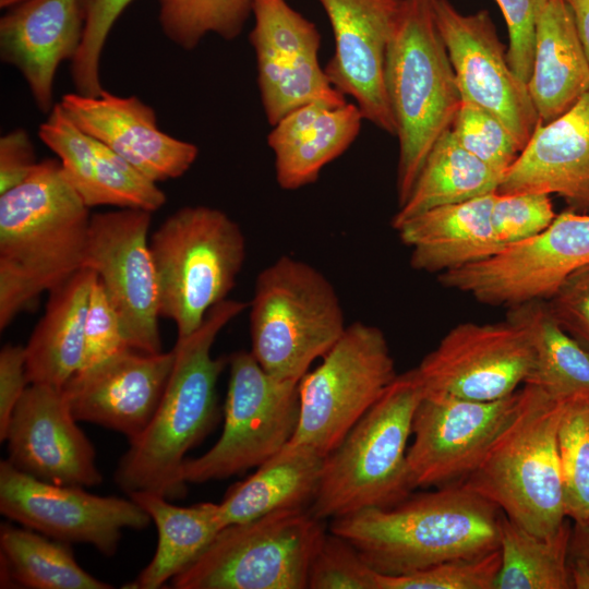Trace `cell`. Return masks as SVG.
<instances>
[{"label":"cell","instance_id":"6da1fadb","mask_svg":"<svg viewBox=\"0 0 589 589\" xmlns=\"http://www.w3.org/2000/svg\"><path fill=\"white\" fill-rule=\"evenodd\" d=\"M91 216L51 158L0 194L1 330L84 268Z\"/></svg>","mask_w":589,"mask_h":589},{"label":"cell","instance_id":"7a4b0ae2","mask_svg":"<svg viewBox=\"0 0 589 589\" xmlns=\"http://www.w3.org/2000/svg\"><path fill=\"white\" fill-rule=\"evenodd\" d=\"M502 514L457 483L333 519L329 531L348 540L373 570L396 576L498 549Z\"/></svg>","mask_w":589,"mask_h":589},{"label":"cell","instance_id":"3957f363","mask_svg":"<svg viewBox=\"0 0 589 589\" xmlns=\"http://www.w3.org/2000/svg\"><path fill=\"white\" fill-rule=\"evenodd\" d=\"M248 308L227 299L215 305L202 325L173 347V368L159 405L145 430L120 458L116 483L128 494L152 492L167 498L185 493V454L211 431L217 419L216 386L228 364L214 358L212 347L220 330Z\"/></svg>","mask_w":589,"mask_h":589},{"label":"cell","instance_id":"277c9868","mask_svg":"<svg viewBox=\"0 0 589 589\" xmlns=\"http://www.w3.org/2000/svg\"><path fill=\"white\" fill-rule=\"evenodd\" d=\"M565 400L525 383L514 410L460 482L538 536L554 533L567 518L557 447Z\"/></svg>","mask_w":589,"mask_h":589},{"label":"cell","instance_id":"5b68a950","mask_svg":"<svg viewBox=\"0 0 589 589\" xmlns=\"http://www.w3.org/2000/svg\"><path fill=\"white\" fill-rule=\"evenodd\" d=\"M385 85L399 143V207L408 199L432 146L452 128L461 104L436 24L434 0L401 1L386 52Z\"/></svg>","mask_w":589,"mask_h":589},{"label":"cell","instance_id":"8992f818","mask_svg":"<svg viewBox=\"0 0 589 589\" xmlns=\"http://www.w3.org/2000/svg\"><path fill=\"white\" fill-rule=\"evenodd\" d=\"M423 389L414 369L398 374L382 397L324 458L309 507L320 520L396 505L414 490L408 441Z\"/></svg>","mask_w":589,"mask_h":589},{"label":"cell","instance_id":"52a82bcc","mask_svg":"<svg viewBox=\"0 0 589 589\" xmlns=\"http://www.w3.org/2000/svg\"><path fill=\"white\" fill-rule=\"evenodd\" d=\"M249 321L250 352L271 376L291 384H299L347 328L341 302L328 278L288 255L257 275Z\"/></svg>","mask_w":589,"mask_h":589},{"label":"cell","instance_id":"ba28073f","mask_svg":"<svg viewBox=\"0 0 589 589\" xmlns=\"http://www.w3.org/2000/svg\"><path fill=\"white\" fill-rule=\"evenodd\" d=\"M159 288V315L171 320L182 339L236 286L245 261V238L225 212L183 206L149 238Z\"/></svg>","mask_w":589,"mask_h":589},{"label":"cell","instance_id":"9c48e42d","mask_svg":"<svg viewBox=\"0 0 589 589\" xmlns=\"http://www.w3.org/2000/svg\"><path fill=\"white\" fill-rule=\"evenodd\" d=\"M326 534L309 508H288L221 529L171 580L176 589H305Z\"/></svg>","mask_w":589,"mask_h":589},{"label":"cell","instance_id":"30bf717a","mask_svg":"<svg viewBox=\"0 0 589 589\" xmlns=\"http://www.w3.org/2000/svg\"><path fill=\"white\" fill-rule=\"evenodd\" d=\"M397 376L382 329L362 322L347 325L298 384L299 421L290 442L328 455Z\"/></svg>","mask_w":589,"mask_h":589},{"label":"cell","instance_id":"8fae6325","mask_svg":"<svg viewBox=\"0 0 589 589\" xmlns=\"http://www.w3.org/2000/svg\"><path fill=\"white\" fill-rule=\"evenodd\" d=\"M229 382L220 437L206 453L185 459L187 483H204L259 467L286 444L298 426V384L280 382L251 352L228 358Z\"/></svg>","mask_w":589,"mask_h":589},{"label":"cell","instance_id":"7c38bea8","mask_svg":"<svg viewBox=\"0 0 589 589\" xmlns=\"http://www.w3.org/2000/svg\"><path fill=\"white\" fill-rule=\"evenodd\" d=\"M589 265V214L567 209L544 230L478 262L440 274L447 288L490 305L509 308L550 300Z\"/></svg>","mask_w":589,"mask_h":589},{"label":"cell","instance_id":"4fadbf2b","mask_svg":"<svg viewBox=\"0 0 589 589\" xmlns=\"http://www.w3.org/2000/svg\"><path fill=\"white\" fill-rule=\"evenodd\" d=\"M0 512L55 540L86 543L113 555L124 529L141 530L152 519L131 497L100 496L82 486L29 476L8 459L0 462Z\"/></svg>","mask_w":589,"mask_h":589},{"label":"cell","instance_id":"5bb4252c","mask_svg":"<svg viewBox=\"0 0 589 589\" xmlns=\"http://www.w3.org/2000/svg\"><path fill=\"white\" fill-rule=\"evenodd\" d=\"M151 220V212L132 208L92 215L84 267L103 283L130 347L159 353V288L149 249Z\"/></svg>","mask_w":589,"mask_h":589},{"label":"cell","instance_id":"9a60e30c","mask_svg":"<svg viewBox=\"0 0 589 589\" xmlns=\"http://www.w3.org/2000/svg\"><path fill=\"white\" fill-rule=\"evenodd\" d=\"M533 363L527 330L507 318L495 324L456 325L414 371L423 393L493 401L518 390Z\"/></svg>","mask_w":589,"mask_h":589},{"label":"cell","instance_id":"2e32d148","mask_svg":"<svg viewBox=\"0 0 589 589\" xmlns=\"http://www.w3.org/2000/svg\"><path fill=\"white\" fill-rule=\"evenodd\" d=\"M250 34L264 112L274 125L290 111L313 101L347 103L318 61L321 34L286 0H251Z\"/></svg>","mask_w":589,"mask_h":589},{"label":"cell","instance_id":"e0dca14e","mask_svg":"<svg viewBox=\"0 0 589 589\" xmlns=\"http://www.w3.org/2000/svg\"><path fill=\"white\" fill-rule=\"evenodd\" d=\"M434 14L461 99L496 116L524 149L539 116L528 85L508 63L490 12L464 14L449 0H434Z\"/></svg>","mask_w":589,"mask_h":589},{"label":"cell","instance_id":"ac0fdd59","mask_svg":"<svg viewBox=\"0 0 589 589\" xmlns=\"http://www.w3.org/2000/svg\"><path fill=\"white\" fill-rule=\"evenodd\" d=\"M519 389L493 401L423 393L414 411L407 462L416 488L460 483L514 410Z\"/></svg>","mask_w":589,"mask_h":589},{"label":"cell","instance_id":"d6986e66","mask_svg":"<svg viewBox=\"0 0 589 589\" xmlns=\"http://www.w3.org/2000/svg\"><path fill=\"white\" fill-rule=\"evenodd\" d=\"M334 34V53L325 73L349 96L364 120L396 135L385 85V59L402 0H317Z\"/></svg>","mask_w":589,"mask_h":589},{"label":"cell","instance_id":"ffe728a7","mask_svg":"<svg viewBox=\"0 0 589 589\" xmlns=\"http://www.w3.org/2000/svg\"><path fill=\"white\" fill-rule=\"evenodd\" d=\"M76 421L62 388L29 384L8 424L7 459L19 470L50 483L99 484L103 476L94 446Z\"/></svg>","mask_w":589,"mask_h":589},{"label":"cell","instance_id":"44dd1931","mask_svg":"<svg viewBox=\"0 0 589 589\" xmlns=\"http://www.w3.org/2000/svg\"><path fill=\"white\" fill-rule=\"evenodd\" d=\"M176 358L127 350L96 368L74 374L62 388L77 421L137 437L153 418Z\"/></svg>","mask_w":589,"mask_h":589},{"label":"cell","instance_id":"7402d4cb","mask_svg":"<svg viewBox=\"0 0 589 589\" xmlns=\"http://www.w3.org/2000/svg\"><path fill=\"white\" fill-rule=\"evenodd\" d=\"M59 103L79 128L155 183L183 176L199 156L195 144L161 131L155 110L137 96L74 92Z\"/></svg>","mask_w":589,"mask_h":589},{"label":"cell","instance_id":"603a6c76","mask_svg":"<svg viewBox=\"0 0 589 589\" xmlns=\"http://www.w3.org/2000/svg\"><path fill=\"white\" fill-rule=\"evenodd\" d=\"M82 0H27L0 19V58L24 77L39 111L55 106L53 83L83 39Z\"/></svg>","mask_w":589,"mask_h":589},{"label":"cell","instance_id":"cb8c5ba5","mask_svg":"<svg viewBox=\"0 0 589 589\" xmlns=\"http://www.w3.org/2000/svg\"><path fill=\"white\" fill-rule=\"evenodd\" d=\"M38 136L58 157L62 171L88 207L155 212L166 194L123 157L85 133L62 109L39 125Z\"/></svg>","mask_w":589,"mask_h":589},{"label":"cell","instance_id":"d4e9b609","mask_svg":"<svg viewBox=\"0 0 589 589\" xmlns=\"http://www.w3.org/2000/svg\"><path fill=\"white\" fill-rule=\"evenodd\" d=\"M517 192L557 194L589 214V89L560 117L538 122L497 190Z\"/></svg>","mask_w":589,"mask_h":589},{"label":"cell","instance_id":"484cf974","mask_svg":"<svg viewBox=\"0 0 589 589\" xmlns=\"http://www.w3.org/2000/svg\"><path fill=\"white\" fill-rule=\"evenodd\" d=\"M362 120L359 107L348 101L340 106L313 101L287 113L267 136L278 185L291 191L315 182L322 169L353 143Z\"/></svg>","mask_w":589,"mask_h":589},{"label":"cell","instance_id":"4316f807","mask_svg":"<svg viewBox=\"0 0 589 589\" xmlns=\"http://www.w3.org/2000/svg\"><path fill=\"white\" fill-rule=\"evenodd\" d=\"M495 193L429 209L394 228L411 249V266L442 274L501 251L491 221Z\"/></svg>","mask_w":589,"mask_h":589},{"label":"cell","instance_id":"83f0119b","mask_svg":"<svg viewBox=\"0 0 589 589\" xmlns=\"http://www.w3.org/2000/svg\"><path fill=\"white\" fill-rule=\"evenodd\" d=\"M528 89L543 124L569 110L589 89V64L567 0L542 1Z\"/></svg>","mask_w":589,"mask_h":589},{"label":"cell","instance_id":"f1b7e54d","mask_svg":"<svg viewBox=\"0 0 589 589\" xmlns=\"http://www.w3.org/2000/svg\"><path fill=\"white\" fill-rule=\"evenodd\" d=\"M95 277L93 269L84 267L49 291L45 312L25 346L29 384L63 388L81 369L87 305Z\"/></svg>","mask_w":589,"mask_h":589},{"label":"cell","instance_id":"f546056e","mask_svg":"<svg viewBox=\"0 0 589 589\" xmlns=\"http://www.w3.org/2000/svg\"><path fill=\"white\" fill-rule=\"evenodd\" d=\"M325 456L289 442L245 480L230 486L218 504L223 527L288 508H309L321 481Z\"/></svg>","mask_w":589,"mask_h":589},{"label":"cell","instance_id":"4dcf8cb0","mask_svg":"<svg viewBox=\"0 0 589 589\" xmlns=\"http://www.w3.org/2000/svg\"><path fill=\"white\" fill-rule=\"evenodd\" d=\"M134 500L151 517L158 532L152 561L127 589H157L187 569L224 529L218 504L204 502L178 506L152 492H133Z\"/></svg>","mask_w":589,"mask_h":589},{"label":"cell","instance_id":"1f68e13d","mask_svg":"<svg viewBox=\"0 0 589 589\" xmlns=\"http://www.w3.org/2000/svg\"><path fill=\"white\" fill-rule=\"evenodd\" d=\"M503 177L466 151L449 129L432 146L408 199L394 215L392 227L438 206L497 192Z\"/></svg>","mask_w":589,"mask_h":589},{"label":"cell","instance_id":"d6a6232c","mask_svg":"<svg viewBox=\"0 0 589 589\" xmlns=\"http://www.w3.org/2000/svg\"><path fill=\"white\" fill-rule=\"evenodd\" d=\"M507 318L527 330L533 347V369L525 383L558 399L589 392V349L560 325L546 301L512 306Z\"/></svg>","mask_w":589,"mask_h":589},{"label":"cell","instance_id":"836d02e7","mask_svg":"<svg viewBox=\"0 0 589 589\" xmlns=\"http://www.w3.org/2000/svg\"><path fill=\"white\" fill-rule=\"evenodd\" d=\"M1 569L4 585L31 589H109L84 570L68 543L50 540L29 528L0 527Z\"/></svg>","mask_w":589,"mask_h":589},{"label":"cell","instance_id":"e575fe53","mask_svg":"<svg viewBox=\"0 0 589 589\" xmlns=\"http://www.w3.org/2000/svg\"><path fill=\"white\" fill-rule=\"evenodd\" d=\"M569 518L550 536H538L502 514L501 567L494 589H572Z\"/></svg>","mask_w":589,"mask_h":589},{"label":"cell","instance_id":"d590c367","mask_svg":"<svg viewBox=\"0 0 589 589\" xmlns=\"http://www.w3.org/2000/svg\"><path fill=\"white\" fill-rule=\"evenodd\" d=\"M250 14L251 0H159L158 20L165 36L189 51L208 34L233 40Z\"/></svg>","mask_w":589,"mask_h":589},{"label":"cell","instance_id":"8d00e7d4","mask_svg":"<svg viewBox=\"0 0 589 589\" xmlns=\"http://www.w3.org/2000/svg\"><path fill=\"white\" fill-rule=\"evenodd\" d=\"M565 515L589 524V392L565 400L557 432Z\"/></svg>","mask_w":589,"mask_h":589},{"label":"cell","instance_id":"74e56055","mask_svg":"<svg viewBox=\"0 0 589 589\" xmlns=\"http://www.w3.org/2000/svg\"><path fill=\"white\" fill-rule=\"evenodd\" d=\"M501 551L460 558L404 575L375 574V589H494Z\"/></svg>","mask_w":589,"mask_h":589},{"label":"cell","instance_id":"f35d334b","mask_svg":"<svg viewBox=\"0 0 589 589\" xmlns=\"http://www.w3.org/2000/svg\"><path fill=\"white\" fill-rule=\"evenodd\" d=\"M450 130L466 151L504 175L522 151L496 116L468 100L461 99Z\"/></svg>","mask_w":589,"mask_h":589},{"label":"cell","instance_id":"ab89813d","mask_svg":"<svg viewBox=\"0 0 589 589\" xmlns=\"http://www.w3.org/2000/svg\"><path fill=\"white\" fill-rule=\"evenodd\" d=\"M133 0H82L84 33L81 47L71 61L75 92L96 97L103 91L100 59L111 28Z\"/></svg>","mask_w":589,"mask_h":589},{"label":"cell","instance_id":"60d3db41","mask_svg":"<svg viewBox=\"0 0 589 589\" xmlns=\"http://www.w3.org/2000/svg\"><path fill=\"white\" fill-rule=\"evenodd\" d=\"M375 574L348 540L329 531L312 558L308 588L375 589Z\"/></svg>","mask_w":589,"mask_h":589},{"label":"cell","instance_id":"b9f144b4","mask_svg":"<svg viewBox=\"0 0 589 589\" xmlns=\"http://www.w3.org/2000/svg\"><path fill=\"white\" fill-rule=\"evenodd\" d=\"M555 217L550 195L541 192H496L491 211L494 232L504 247L538 235Z\"/></svg>","mask_w":589,"mask_h":589},{"label":"cell","instance_id":"7bdbcfd3","mask_svg":"<svg viewBox=\"0 0 589 589\" xmlns=\"http://www.w3.org/2000/svg\"><path fill=\"white\" fill-rule=\"evenodd\" d=\"M130 349L132 348L123 330L120 317L103 283L96 275L92 284L87 305L84 357L77 373L89 371Z\"/></svg>","mask_w":589,"mask_h":589},{"label":"cell","instance_id":"ee69618b","mask_svg":"<svg viewBox=\"0 0 589 589\" xmlns=\"http://www.w3.org/2000/svg\"><path fill=\"white\" fill-rule=\"evenodd\" d=\"M505 17L509 35L507 60L527 85L533 67L536 27L543 0H495Z\"/></svg>","mask_w":589,"mask_h":589},{"label":"cell","instance_id":"f6af8a7d","mask_svg":"<svg viewBox=\"0 0 589 589\" xmlns=\"http://www.w3.org/2000/svg\"><path fill=\"white\" fill-rule=\"evenodd\" d=\"M546 303L560 325L589 349V265L572 274Z\"/></svg>","mask_w":589,"mask_h":589},{"label":"cell","instance_id":"bcb514c9","mask_svg":"<svg viewBox=\"0 0 589 589\" xmlns=\"http://www.w3.org/2000/svg\"><path fill=\"white\" fill-rule=\"evenodd\" d=\"M25 347L7 344L0 351V441L4 442L14 408L27 388Z\"/></svg>","mask_w":589,"mask_h":589},{"label":"cell","instance_id":"7dc6e473","mask_svg":"<svg viewBox=\"0 0 589 589\" xmlns=\"http://www.w3.org/2000/svg\"><path fill=\"white\" fill-rule=\"evenodd\" d=\"M32 140L22 128L0 137V194L26 180L37 164Z\"/></svg>","mask_w":589,"mask_h":589},{"label":"cell","instance_id":"c3c4849f","mask_svg":"<svg viewBox=\"0 0 589 589\" xmlns=\"http://www.w3.org/2000/svg\"><path fill=\"white\" fill-rule=\"evenodd\" d=\"M589 64V0H567Z\"/></svg>","mask_w":589,"mask_h":589},{"label":"cell","instance_id":"681fc988","mask_svg":"<svg viewBox=\"0 0 589 589\" xmlns=\"http://www.w3.org/2000/svg\"><path fill=\"white\" fill-rule=\"evenodd\" d=\"M569 556L589 561V524L573 522Z\"/></svg>","mask_w":589,"mask_h":589},{"label":"cell","instance_id":"f907efd6","mask_svg":"<svg viewBox=\"0 0 589 589\" xmlns=\"http://www.w3.org/2000/svg\"><path fill=\"white\" fill-rule=\"evenodd\" d=\"M569 575L573 588L589 589V561L569 556Z\"/></svg>","mask_w":589,"mask_h":589}]
</instances>
